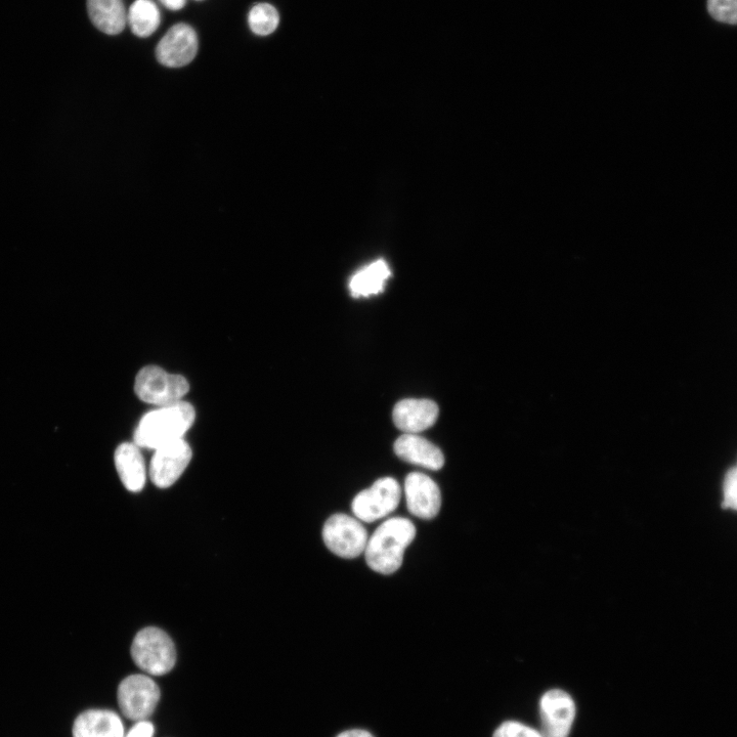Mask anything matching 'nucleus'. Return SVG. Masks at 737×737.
<instances>
[{
	"instance_id": "a211bd4d",
	"label": "nucleus",
	"mask_w": 737,
	"mask_h": 737,
	"mask_svg": "<svg viewBox=\"0 0 737 737\" xmlns=\"http://www.w3.org/2000/svg\"><path fill=\"white\" fill-rule=\"evenodd\" d=\"M160 23L161 13L153 0H136L127 12V24L138 37L151 36Z\"/></svg>"
},
{
	"instance_id": "6ab92c4d",
	"label": "nucleus",
	"mask_w": 737,
	"mask_h": 737,
	"mask_svg": "<svg viewBox=\"0 0 737 737\" xmlns=\"http://www.w3.org/2000/svg\"><path fill=\"white\" fill-rule=\"evenodd\" d=\"M279 23V13L270 4H258L250 10L248 15L249 27L258 36H268L274 33Z\"/></svg>"
},
{
	"instance_id": "f3484780",
	"label": "nucleus",
	"mask_w": 737,
	"mask_h": 737,
	"mask_svg": "<svg viewBox=\"0 0 737 737\" xmlns=\"http://www.w3.org/2000/svg\"><path fill=\"white\" fill-rule=\"evenodd\" d=\"M392 275L384 260H377L358 272L350 282V290L354 297H369L383 291L388 278Z\"/></svg>"
},
{
	"instance_id": "423d86ee",
	"label": "nucleus",
	"mask_w": 737,
	"mask_h": 737,
	"mask_svg": "<svg viewBox=\"0 0 737 737\" xmlns=\"http://www.w3.org/2000/svg\"><path fill=\"white\" fill-rule=\"evenodd\" d=\"M323 540L335 555L353 559L365 552L369 536L358 519L346 514H334L323 528Z\"/></svg>"
},
{
	"instance_id": "9b49d317",
	"label": "nucleus",
	"mask_w": 737,
	"mask_h": 737,
	"mask_svg": "<svg viewBox=\"0 0 737 737\" xmlns=\"http://www.w3.org/2000/svg\"><path fill=\"white\" fill-rule=\"evenodd\" d=\"M405 495L409 512L418 518L425 520L435 518L441 510V490L423 473L413 472L407 476Z\"/></svg>"
},
{
	"instance_id": "412c9836",
	"label": "nucleus",
	"mask_w": 737,
	"mask_h": 737,
	"mask_svg": "<svg viewBox=\"0 0 737 737\" xmlns=\"http://www.w3.org/2000/svg\"><path fill=\"white\" fill-rule=\"evenodd\" d=\"M494 737H543L540 732L522 723L506 722L495 732Z\"/></svg>"
},
{
	"instance_id": "20e7f679",
	"label": "nucleus",
	"mask_w": 737,
	"mask_h": 737,
	"mask_svg": "<svg viewBox=\"0 0 737 737\" xmlns=\"http://www.w3.org/2000/svg\"><path fill=\"white\" fill-rule=\"evenodd\" d=\"M189 390L190 385L185 377L169 374L156 366L143 368L135 383V392L139 399L158 407L181 402Z\"/></svg>"
},
{
	"instance_id": "0eeeda50",
	"label": "nucleus",
	"mask_w": 737,
	"mask_h": 737,
	"mask_svg": "<svg viewBox=\"0 0 737 737\" xmlns=\"http://www.w3.org/2000/svg\"><path fill=\"white\" fill-rule=\"evenodd\" d=\"M401 498L400 484L393 478H383L359 493L352 503V509L358 519L372 524L392 514L400 505Z\"/></svg>"
},
{
	"instance_id": "b1692460",
	"label": "nucleus",
	"mask_w": 737,
	"mask_h": 737,
	"mask_svg": "<svg viewBox=\"0 0 737 737\" xmlns=\"http://www.w3.org/2000/svg\"><path fill=\"white\" fill-rule=\"evenodd\" d=\"M170 11H180L185 8L187 0H159Z\"/></svg>"
},
{
	"instance_id": "dca6fc26",
	"label": "nucleus",
	"mask_w": 737,
	"mask_h": 737,
	"mask_svg": "<svg viewBox=\"0 0 737 737\" xmlns=\"http://www.w3.org/2000/svg\"><path fill=\"white\" fill-rule=\"evenodd\" d=\"M88 12L93 24L108 35L120 34L127 24L123 0H88Z\"/></svg>"
},
{
	"instance_id": "a878e982",
	"label": "nucleus",
	"mask_w": 737,
	"mask_h": 737,
	"mask_svg": "<svg viewBox=\"0 0 737 737\" xmlns=\"http://www.w3.org/2000/svg\"><path fill=\"white\" fill-rule=\"evenodd\" d=\"M197 2H202V0H197Z\"/></svg>"
},
{
	"instance_id": "f8f14e48",
	"label": "nucleus",
	"mask_w": 737,
	"mask_h": 737,
	"mask_svg": "<svg viewBox=\"0 0 737 737\" xmlns=\"http://www.w3.org/2000/svg\"><path fill=\"white\" fill-rule=\"evenodd\" d=\"M439 413V407L435 402L408 399L396 405L393 417L399 429L409 435H416L435 424Z\"/></svg>"
},
{
	"instance_id": "aec40b11",
	"label": "nucleus",
	"mask_w": 737,
	"mask_h": 737,
	"mask_svg": "<svg viewBox=\"0 0 737 737\" xmlns=\"http://www.w3.org/2000/svg\"><path fill=\"white\" fill-rule=\"evenodd\" d=\"M708 11L718 22L737 25V0H708Z\"/></svg>"
},
{
	"instance_id": "1a4fd4ad",
	"label": "nucleus",
	"mask_w": 737,
	"mask_h": 737,
	"mask_svg": "<svg viewBox=\"0 0 737 737\" xmlns=\"http://www.w3.org/2000/svg\"><path fill=\"white\" fill-rule=\"evenodd\" d=\"M192 456L191 447L184 439L155 450L149 470L152 483L160 489L176 484L190 464Z\"/></svg>"
},
{
	"instance_id": "7ed1b4c3",
	"label": "nucleus",
	"mask_w": 737,
	"mask_h": 737,
	"mask_svg": "<svg viewBox=\"0 0 737 737\" xmlns=\"http://www.w3.org/2000/svg\"><path fill=\"white\" fill-rule=\"evenodd\" d=\"M132 658L146 674L163 676L175 668L177 650L175 643L164 631L149 627L135 637Z\"/></svg>"
},
{
	"instance_id": "2eb2a0df",
	"label": "nucleus",
	"mask_w": 737,
	"mask_h": 737,
	"mask_svg": "<svg viewBox=\"0 0 737 737\" xmlns=\"http://www.w3.org/2000/svg\"><path fill=\"white\" fill-rule=\"evenodd\" d=\"M395 452L402 460L430 470H440L445 465L441 449L417 435L400 437L395 444Z\"/></svg>"
},
{
	"instance_id": "f03ea898",
	"label": "nucleus",
	"mask_w": 737,
	"mask_h": 737,
	"mask_svg": "<svg viewBox=\"0 0 737 737\" xmlns=\"http://www.w3.org/2000/svg\"><path fill=\"white\" fill-rule=\"evenodd\" d=\"M196 418L194 407L187 402L159 407L146 414L135 431V444L157 450L184 439Z\"/></svg>"
},
{
	"instance_id": "393cba45",
	"label": "nucleus",
	"mask_w": 737,
	"mask_h": 737,
	"mask_svg": "<svg viewBox=\"0 0 737 737\" xmlns=\"http://www.w3.org/2000/svg\"><path fill=\"white\" fill-rule=\"evenodd\" d=\"M337 737H374V736L368 731L355 729V730L345 731L339 734Z\"/></svg>"
},
{
	"instance_id": "6e6552de",
	"label": "nucleus",
	"mask_w": 737,
	"mask_h": 737,
	"mask_svg": "<svg viewBox=\"0 0 737 737\" xmlns=\"http://www.w3.org/2000/svg\"><path fill=\"white\" fill-rule=\"evenodd\" d=\"M198 49L195 29L186 23H179L173 25L159 41L156 58L165 67L181 68L194 61Z\"/></svg>"
},
{
	"instance_id": "5701e85b",
	"label": "nucleus",
	"mask_w": 737,
	"mask_h": 737,
	"mask_svg": "<svg viewBox=\"0 0 737 737\" xmlns=\"http://www.w3.org/2000/svg\"><path fill=\"white\" fill-rule=\"evenodd\" d=\"M154 733V725L148 720H145L137 722L127 733H125L124 737H153Z\"/></svg>"
},
{
	"instance_id": "f257e3e1",
	"label": "nucleus",
	"mask_w": 737,
	"mask_h": 737,
	"mask_svg": "<svg viewBox=\"0 0 737 737\" xmlns=\"http://www.w3.org/2000/svg\"><path fill=\"white\" fill-rule=\"evenodd\" d=\"M416 528L410 519L393 517L380 525L368 540L366 561L371 570L381 575H392L403 565L406 549L416 537Z\"/></svg>"
},
{
	"instance_id": "4468645a",
	"label": "nucleus",
	"mask_w": 737,
	"mask_h": 737,
	"mask_svg": "<svg viewBox=\"0 0 737 737\" xmlns=\"http://www.w3.org/2000/svg\"><path fill=\"white\" fill-rule=\"evenodd\" d=\"M115 465L124 487L130 492H141L147 480L144 457L135 443H123L115 452Z\"/></svg>"
},
{
	"instance_id": "39448f33",
	"label": "nucleus",
	"mask_w": 737,
	"mask_h": 737,
	"mask_svg": "<svg viewBox=\"0 0 737 737\" xmlns=\"http://www.w3.org/2000/svg\"><path fill=\"white\" fill-rule=\"evenodd\" d=\"M161 692L156 682L147 675H130L118 686V706L125 718L132 721H145L156 710Z\"/></svg>"
},
{
	"instance_id": "4be33fe9",
	"label": "nucleus",
	"mask_w": 737,
	"mask_h": 737,
	"mask_svg": "<svg viewBox=\"0 0 737 737\" xmlns=\"http://www.w3.org/2000/svg\"><path fill=\"white\" fill-rule=\"evenodd\" d=\"M723 507L737 510V467L730 469L724 479Z\"/></svg>"
},
{
	"instance_id": "9d476101",
	"label": "nucleus",
	"mask_w": 737,
	"mask_h": 737,
	"mask_svg": "<svg viewBox=\"0 0 737 737\" xmlns=\"http://www.w3.org/2000/svg\"><path fill=\"white\" fill-rule=\"evenodd\" d=\"M540 709L543 737L569 736L576 716V706L566 691L553 689L545 693Z\"/></svg>"
},
{
	"instance_id": "ddd939ff",
	"label": "nucleus",
	"mask_w": 737,
	"mask_h": 737,
	"mask_svg": "<svg viewBox=\"0 0 737 737\" xmlns=\"http://www.w3.org/2000/svg\"><path fill=\"white\" fill-rule=\"evenodd\" d=\"M73 737H124V724L110 710L95 709L81 713L73 724Z\"/></svg>"
}]
</instances>
